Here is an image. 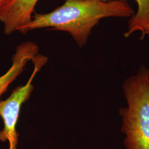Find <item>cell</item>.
Here are the masks:
<instances>
[{
    "mask_svg": "<svg viewBox=\"0 0 149 149\" xmlns=\"http://www.w3.org/2000/svg\"><path fill=\"white\" fill-rule=\"evenodd\" d=\"M135 14L128 0L101 2L97 0H65L47 13H35L32 20L19 32L23 34L40 28L68 32L77 45L86 44L92 31L104 18H130Z\"/></svg>",
    "mask_w": 149,
    "mask_h": 149,
    "instance_id": "1",
    "label": "cell"
},
{
    "mask_svg": "<svg viewBox=\"0 0 149 149\" xmlns=\"http://www.w3.org/2000/svg\"><path fill=\"white\" fill-rule=\"evenodd\" d=\"M127 107L121 111L126 149H149V69L141 66L123 84Z\"/></svg>",
    "mask_w": 149,
    "mask_h": 149,
    "instance_id": "2",
    "label": "cell"
},
{
    "mask_svg": "<svg viewBox=\"0 0 149 149\" xmlns=\"http://www.w3.org/2000/svg\"><path fill=\"white\" fill-rule=\"evenodd\" d=\"M32 61L34 70L27 84L17 87L6 100L0 101V117L4 124L3 129L0 131V141L3 143L8 141L9 149H17L18 134L17 125L22 106L29 98L33 90L32 82L38 71L47 63L48 58L38 54Z\"/></svg>",
    "mask_w": 149,
    "mask_h": 149,
    "instance_id": "3",
    "label": "cell"
},
{
    "mask_svg": "<svg viewBox=\"0 0 149 149\" xmlns=\"http://www.w3.org/2000/svg\"><path fill=\"white\" fill-rule=\"evenodd\" d=\"M39 0H12L0 17L4 33L10 35L28 24L32 20Z\"/></svg>",
    "mask_w": 149,
    "mask_h": 149,
    "instance_id": "4",
    "label": "cell"
},
{
    "mask_svg": "<svg viewBox=\"0 0 149 149\" xmlns=\"http://www.w3.org/2000/svg\"><path fill=\"white\" fill-rule=\"evenodd\" d=\"M37 45L32 42L19 44L12 56V64L5 74L0 76V96L3 95L11 83L21 74L29 61L32 60L38 53Z\"/></svg>",
    "mask_w": 149,
    "mask_h": 149,
    "instance_id": "5",
    "label": "cell"
},
{
    "mask_svg": "<svg viewBox=\"0 0 149 149\" xmlns=\"http://www.w3.org/2000/svg\"><path fill=\"white\" fill-rule=\"evenodd\" d=\"M108 2L113 0H97ZM138 6L136 13L128 21V28L124 33V37H130L135 32L141 33L140 39L149 37V0H134Z\"/></svg>",
    "mask_w": 149,
    "mask_h": 149,
    "instance_id": "6",
    "label": "cell"
},
{
    "mask_svg": "<svg viewBox=\"0 0 149 149\" xmlns=\"http://www.w3.org/2000/svg\"><path fill=\"white\" fill-rule=\"evenodd\" d=\"M12 0H0V17Z\"/></svg>",
    "mask_w": 149,
    "mask_h": 149,
    "instance_id": "7",
    "label": "cell"
}]
</instances>
